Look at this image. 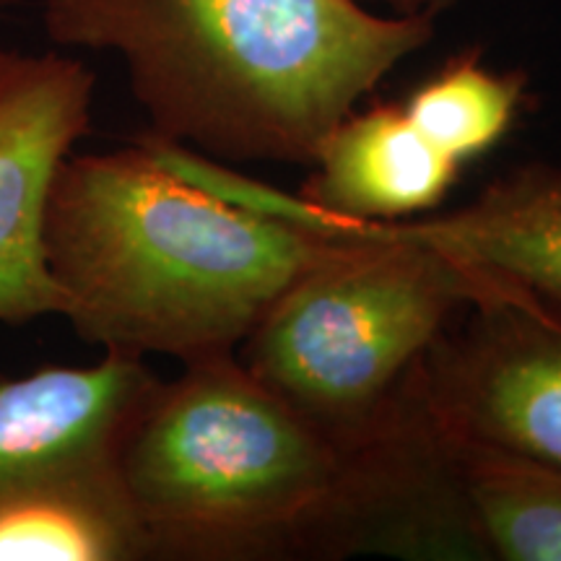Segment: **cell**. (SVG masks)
<instances>
[{
    "label": "cell",
    "mask_w": 561,
    "mask_h": 561,
    "mask_svg": "<svg viewBox=\"0 0 561 561\" xmlns=\"http://www.w3.org/2000/svg\"><path fill=\"white\" fill-rule=\"evenodd\" d=\"M362 0H42L60 47L121 55L151 136L214 161L312 164L322 140L437 32Z\"/></svg>",
    "instance_id": "1"
},
{
    "label": "cell",
    "mask_w": 561,
    "mask_h": 561,
    "mask_svg": "<svg viewBox=\"0 0 561 561\" xmlns=\"http://www.w3.org/2000/svg\"><path fill=\"white\" fill-rule=\"evenodd\" d=\"M343 231L208 193L138 138L121 151L70 153L47 206L45 244L66 294L62 318L83 341L187 364L237 354Z\"/></svg>",
    "instance_id": "2"
},
{
    "label": "cell",
    "mask_w": 561,
    "mask_h": 561,
    "mask_svg": "<svg viewBox=\"0 0 561 561\" xmlns=\"http://www.w3.org/2000/svg\"><path fill=\"white\" fill-rule=\"evenodd\" d=\"M115 471L144 559L348 557L362 455L312 430L237 354L153 385Z\"/></svg>",
    "instance_id": "3"
},
{
    "label": "cell",
    "mask_w": 561,
    "mask_h": 561,
    "mask_svg": "<svg viewBox=\"0 0 561 561\" xmlns=\"http://www.w3.org/2000/svg\"><path fill=\"white\" fill-rule=\"evenodd\" d=\"M494 278L398 224L343 231L273 301L237 359L346 453L398 424L421 359Z\"/></svg>",
    "instance_id": "4"
},
{
    "label": "cell",
    "mask_w": 561,
    "mask_h": 561,
    "mask_svg": "<svg viewBox=\"0 0 561 561\" xmlns=\"http://www.w3.org/2000/svg\"><path fill=\"white\" fill-rule=\"evenodd\" d=\"M411 392L447 437L561 462V305L494 278L426 351Z\"/></svg>",
    "instance_id": "5"
},
{
    "label": "cell",
    "mask_w": 561,
    "mask_h": 561,
    "mask_svg": "<svg viewBox=\"0 0 561 561\" xmlns=\"http://www.w3.org/2000/svg\"><path fill=\"white\" fill-rule=\"evenodd\" d=\"M94 73L60 53L0 50V322L62 314L47 263V206L91 123Z\"/></svg>",
    "instance_id": "6"
},
{
    "label": "cell",
    "mask_w": 561,
    "mask_h": 561,
    "mask_svg": "<svg viewBox=\"0 0 561 561\" xmlns=\"http://www.w3.org/2000/svg\"><path fill=\"white\" fill-rule=\"evenodd\" d=\"M159 377L104 351L94 367H47L0 382V494L73 473H117V450Z\"/></svg>",
    "instance_id": "7"
},
{
    "label": "cell",
    "mask_w": 561,
    "mask_h": 561,
    "mask_svg": "<svg viewBox=\"0 0 561 561\" xmlns=\"http://www.w3.org/2000/svg\"><path fill=\"white\" fill-rule=\"evenodd\" d=\"M299 198L328 231L430 216L462 167L439 151L401 102L356 107L322 140Z\"/></svg>",
    "instance_id": "8"
},
{
    "label": "cell",
    "mask_w": 561,
    "mask_h": 561,
    "mask_svg": "<svg viewBox=\"0 0 561 561\" xmlns=\"http://www.w3.org/2000/svg\"><path fill=\"white\" fill-rule=\"evenodd\" d=\"M398 227L486 276L561 305V164L512 167L466 206Z\"/></svg>",
    "instance_id": "9"
},
{
    "label": "cell",
    "mask_w": 561,
    "mask_h": 561,
    "mask_svg": "<svg viewBox=\"0 0 561 561\" xmlns=\"http://www.w3.org/2000/svg\"><path fill=\"white\" fill-rule=\"evenodd\" d=\"M138 525L117 473L42 479L0 494V561H136Z\"/></svg>",
    "instance_id": "10"
},
{
    "label": "cell",
    "mask_w": 561,
    "mask_h": 561,
    "mask_svg": "<svg viewBox=\"0 0 561 561\" xmlns=\"http://www.w3.org/2000/svg\"><path fill=\"white\" fill-rule=\"evenodd\" d=\"M437 434L483 559L561 561V462Z\"/></svg>",
    "instance_id": "11"
},
{
    "label": "cell",
    "mask_w": 561,
    "mask_h": 561,
    "mask_svg": "<svg viewBox=\"0 0 561 561\" xmlns=\"http://www.w3.org/2000/svg\"><path fill=\"white\" fill-rule=\"evenodd\" d=\"M525 100L528 73L491 68L473 47L442 62L401 107L439 151L466 167L510 136Z\"/></svg>",
    "instance_id": "12"
},
{
    "label": "cell",
    "mask_w": 561,
    "mask_h": 561,
    "mask_svg": "<svg viewBox=\"0 0 561 561\" xmlns=\"http://www.w3.org/2000/svg\"><path fill=\"white\" fill-rule=\"evenodd\" d=\"M362 3H382L388 5L390 13H424V11H442L453 0H362Z\"/></svg>",
    "instance_id": "13"
},
{
    "label": "cell",
    "mask_w": 561,
    "mask_h": 561,
    "mask_svg": "<svg viewBox=\"0 0 561 561\" xmlns=\"http://www.w3.org/2000/svg\"><path fill=\"white\" fill-rule=\"evenodd\" d=\"M0 3H3V0H0Z\"/></svg>",
    "instance_id": "14"
}]
</instances>
